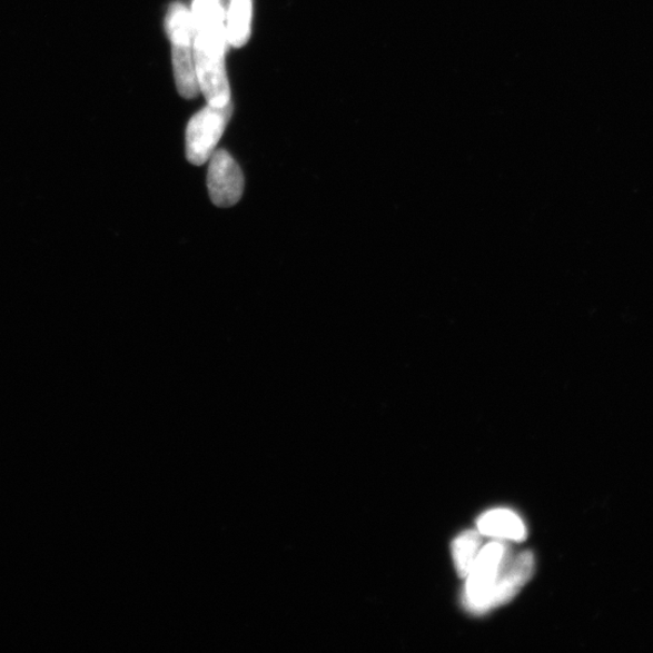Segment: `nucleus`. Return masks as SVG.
Masks as SVG:
<instances>
[{
    "instance_id": "1",
    "label": "nucleus",
    "mask_w": 653,
    "mask_h": 653,
    "mask_svg": "<svg viewBox=\"0 0 653 653\" xmlns=\"http://www.w3.org/2000/svg\"><path fill=\"white\" fill-rule=\"evenodd\" d=\"M192 48L200 91L208 105L221 107L230 103V87L226 69L228 46L196 34Z\"/></svg>"
},
{
    "instance_id": "2",
    "label": "nucleus",
    "mask_w": 653,
    "mask_h": 653,
    "mask_svg": "<svg viewBox=\"0 0 653 653\" xmlns=\"http://www.w3.org/2000/svg\"><path fill=\"white\" fill-rule=\"evenodd\" d=\"M509 546L494 541L481 548L474 566L466 577L463 604L468 613L483 615V609L494 583L502 572L509 554Z\"/></svg>"
},
{
    "instance_id": "3",
    "label": "nucleus",
    "mask_w": 653,
    "mask_h": 653,
    "mask_svg": "<svg viewBox=\"0 0 653 653\" xmlns=\"http://www.w3.org/2000/svg\"><path fill=\"white\" fill-rule=\"evenodd\" d=\"M231 116L230 102L221 107L207 105L190 119L186 133L187 159L190 164L201 166L210 161Z\"/></svg>"
},
{
    "instance_id": "4",
    "label": "nucleus",
    "mask_w": 653,
    "mask_h": 653,
    "mask_svg": "<svg viewBox=\"0 0 653 653\" xmlns=\"http://www.w3.org/2000/svg\"><path fill=\"white\" fill-rule=\"evenodd\" d=\"M207 187L211 201L218 207H231L240 201L245 188L244 175L227 150L214 152L208 166Z\"/></svg>"
},
{
    "instance_id": "5",
    "label": "nucleus",
    "mask_w": 653,
    "mask_h": 653,
    "mask_svg": "<svg viewBox=\"0 0 653 653\" xmlns=\"http://www.w3.org/2000/svg\"><path fill=\"white\" fill-rule=\"evenodd\" d=\"M534 570L535 558L532 552L511 553L488 597H486L483 615L509 603L531 581Z\"/></svg>"
},
{
    "instance_id": "6",
    "label": "nucleus",
    "mask_w": 653,
    "mask_h": 653,
    "mask_svg": "<svg viewBox=\"0 0 653 653\" xmlns=\"http://www.w3.org/2000/svg\"><path fill=\"white\" fill-rule=\"evenodd\" d=\"M477 530L483 536L503 541L523 542L527 535L518 514L506 508L485 512L477 522Z\"/></svg>"
},
{
    "instance_id": "7",
    "label": "nucleus",
    "mask_w": 653,
    "mask_h": 653,
    "mask_svg": "<svg viewBox=\"0 0 653 653\" xmlns=\"http://www.w3.org/2000/svg\"><path fill=\"white\" fill-rule=\"evenodd\" d=\"M190 10L198 34L228 43L224 0H192Z\"/></svg>"
},
{
    "instance_id": "8",
    "label": "nucleus",
    "mask_w": 653,
    "mask_h": 653,
    "mask_svg": "<svg viewBox=\"0 0 653 653\" xmlns=\"http://www.w3.org/2000/svg\"><path fill=\"white\" fill-rule=\"evenodd\" d=\"M172 65L177 90L184 99H197L201 92L197 75L196 61H194V44L171 43Z\"/></svg>"
},
{
    "instance_id": "9",
    "label": "nucleus",
    "mask_w": 653,
    "mask_h": 653,
    "mask_svg": "<svg viewBox=\"0 0 653 653\" xmlns=\"http://www.w3.org/2000/svg\"><path fill=\"white\" fill-rule=\"evenodd\" d=\"M254 0H230L226 19L228 43L243 48L251 37Z\"/></svg>"
},
{
    "instance_id": "10",
    "label": "nucleus",
    "mask_w": 653,
    "mask_h": 653,
    "mask_svg": "<svg viewBox=\"0 0 653 653\" xmlns=\"http://www.w3.org/2000/svg\"><path fill=\"white\" fill-rule=\"evenodd\" d=\"M165 29L171 43H194L197 34L191 10L179 2L169 7L165 18Z\"/></svg>"
},
{
    "instance_id": "11",
    "label": "nucleus",
    "mask_w": 653,
    "mask_h": 653,
    "mask_svg": "<svg viewBox=\"0 0 653 653\" xmlns=\"http://www.w3.org/2000/svg\"><path fill=\"white\" fill-rule=\"evenodd\" d=\"M483 535L479 532L467 531L458 535L452 545V554L456 573L466 578L474 566L482 548Z\"/></svg>"
}]
</instances>
